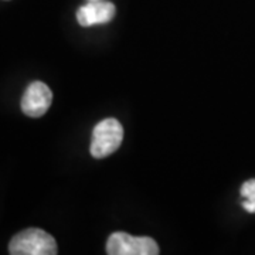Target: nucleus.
<instances>
[{
	"label": "nucleus",
	"instance_id": "obj_1",
	"mask_svg": "<svg viewBox=\"0 0 255 255\" xmlns=\"http://www.w3.org/2000/svg\"><path fill=\"white\" fill-rule=\"evenodd\" d=\"M11 255H54L58 253L57 243L51 234L41 228H27L10 240Z\"/></svg>",
	"mask_w": 255,
	"mask_h": 255
},
{
	"label": "nucleus",
	"instance_id": "obj_6",
	"mask_svg": "<svg viewBox=\"0 0 255 255\" xmlns=\"http://www.w3.org/2000/svg\"><path fill=\"white\" fill-rule=\"evenodd\" d=\"M240 194L243 197V209L251 214H255V179L244 182Z\"/></svg>",
	"mask_w": 255,
	"mask_h": 255
},
{
	"label": "nucleus",
	"instance_id": "obj_3",
	"mask_svg": "<svg viewBox=\"0 0 255 255\" xmlns=\"http://www.w3.org/2000/svg\"><path fill=\"white\" fill-rule=\"evenodd\" d=\"M110 255H157L159 246L150 237H133L128 233H114L107 241Z\"/></svg>",
	"mask_w": 255,
	"mask_h": 255
},
{
	"label": "nucleus",
	"instance_id": "obj_5",
	"mask_svg": "<svg viewBox=\"0 0 255 255\" xmlns=\"http://www.w3.org/2000/svg\"><path fill=\"white\" fill-rule=\"evenodd\" d=\"M117 14V7L111 1L91 0V3L85 4L77 11V20L82 27H90L94 24L108 23Z\"/></svg>",
	"mask_w": 255,
	"mask_h": 255
},
{
	"label": "nucleus",
	"instance_id": "obj_2",
	"mask_svg": "<svg viewBox=\"0 0 255 255\" xmlns=\"http://www.w3.org/2000/svg\"><path fill=\"white\" fill-rule=\"evenodd\" d=\"M124 140V128L118 119L108 118L97 124L92 130L90 152L95 159H102L118 150Z\"/></svg>",
	"mask_w": 255,
	"mask_h": 255
},
{
	"label": "nucleus",
	"instance_id": "obj_4",
	"mask_svg": "<svg viewBox=\"0 0 255 255\" xmlns=\"http://www.w3.org/2000/svg\"><path fill=\"white\" fill-rule=\"evenodd\" d=\"M53 102V92L44 82L34 81L27 87L21 98V111L27 117L38 118L46 114Z\"/></svg>",
	"mask_w": 255,
	"mask_h": 255
}]
</instances>
